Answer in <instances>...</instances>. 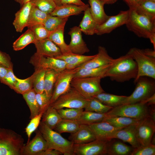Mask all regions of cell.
I'll return each instance as SVG.
<instances>
[{
  "label": "cell",
  "mask_w": 155,
  "mask_h": 155,
  "mask_svg": "<svg viewBox=\"0 0 155 155\" xmlns=\"http://www.w3.org/2000/svg\"><path fill=\"white\" fill-rule=\"evenodd\" d=\"M113 59L108 54L105 48L99 46L98 53L92 59L77 67L78 71L82 68H97L111 64Z\"/></svg>",
  "instance_id": "18"
},
{
  "label": "cell",
  "mask_w": 155,
  "mask_h": 155,
  "mask_svg": "<svg viewBox=\"0 0 155 155\" xmlns=\"http://www.w3.org/2000/svg\"><path fill=\"white\" fill-rule=\"evenodd\" d=\"M48 149L46 142L38 129L36 131L33 138L26 145H24L21 155H37L38 153Z\"/></svg>",
  "instance_id": "17"
},
{
  "label": "cell",
  "mask_w": 155,
  "mask_h": 155,
  "mask_svg": "<svg viewBox=\"0 0 155 155\" xmlns=\"http://www.w3.org/2000/svg\"><path fill=\"white\" fill-rule=\"evenodd\" d=\"M43 114V112H40L38 115L31 119L29 123L25 128V132L28 137L27 143L30 140L32 133L38 127Z\"/></svg>",
  "instance_id": "47"
},
{
  "label": "cell",
  "mask_w": 155,
  "mask_h": 155,
  "mask_svg": "<svg viewBox=\"0 0 155 155\" xmlns=\"http://www.w3.org/2000/svg\"><path fill=\"white\" fill-rule=\"evenodd\" d=\"M89 7L88 4L80 6L72 4H62L57 6L50 15L63 19L68 18L70 16L80 14Z\"/></svg>",
  "instance_id": "20"
},
{
  "label": "cell",
  "mask_w": 155,
  "mask_h": 155,
  "mask_svg": "<svg viewBox=\"0 0 155 155\" xmlns=\"http://www.w3.org/2000/svg\"><path fill=\"white\" fill-rule=\"evenodd\" d=\"M149 39L153 46L154 50H155V34L151 36Z\"/></svg>",
  "instance_id": "58"
},
{
  "label": "cell",
  "mask_w": 155,
  "mask_h": 155,
  "mask_svg": "<svg viewBox=\"0 0 155 155\" xmlns=\"http://www.w3.org/2000/svg\"><path fill=\"white\" fill-rule=\"evenodd\" d=\"M30 62L35 69H51L59 73L66 69V63L54 57H46L35 53L31 57Z\"/></svg>",
  "instance_id": "13"
},
{
  "label": "cell",
  "mask_w": 155,
  "mask_h": 155,
  "mask_svg": "<svg viewBox=\"0 0 155 155\" xmlns=\"http://www.w3.org/2000/svg\"><path fill=\"white\" fill-rule=\"evenodd\" d=\"M50 14L43 12L32 4L27 27L42 24Z\"/></svg>",
  "instance_id": "39"
},
{
  "label": "cell",
  "mask_w": 155,
  "mask_h": 155,
  "mask_svg": "<svg viewBox=\"0 0 155 155\" xmlns=\"http://www.w3.org/2000/svg\"><path fill=\"white\" fill-rule=\"evenodd\" d=\"M0 64L9 68L13 69V64L9 55L0 51Z\"/></svg>",
  "instance_id": "51"
},
{
  "label": "cell",
  "mask_w": 155,
  "mask_h": 155,
  "mask_svg": "<svg viewBox=\"0 0 155 155\" xmlns=\"http://www.w3.org/2000/svg\"><path fill=\"white\" fill-rule=\"evenodd\" d=\"M90 13L98 25L104 22L109 16L105 13L104 8V3L100 0H89Z\"/></svg>",
  "instance_id": "24"
},
{
  "label": "cell",
  "mask_w": 155,
  "mask_h": 155,
  "mask_svg": "<svg viewBox=\"0 0 155 155\" xmlns=\"http://www.w3.org/2000/svg\"><path fill=\"white\" fill-rule=\"evenodd\" d=\"M113 108L104 104L97 99L92 97L88 99L84 109L86 111L100 113H105Z\"/></svg>",
  "instance_id": "40"
},
{
  "label": "cell",
  "mask_w": 155,
  "mask_h": 155,
  "mask_svg": "<svg viewBox=\"0 0 155 155\" xmlns=\"http://www.w3.org/2000/svg\"><path fill=\"white\" fill-rule=\"evenodd\" d=\"M137 124L131 125L119 130L115 134L113 139H118L127 142L134 149L139 147L140 145L136 135Z\"/></svg>",
  "instance_id": "23"
},
{
  "label": "cell",
  "mask_w": 155,
  "mask_h": 155,
  "mask_svg": "<svg viewBox=\"0 0 155 155\" xmlns=\"http://www.w3.org/2000/svg\"><path fill=\"white\" fill-rule=\"evenodd\" d=\"M117 0H105V4H112L115 3Z\"/></svg>",
  "instance_id": "60"
},
{
  "label": "cell",
  "mask_w": 155,
  "mask_h": 155,
  "mask_svg": "<svg viewBox=\"0 0 155 155\" xmlns=\"http://www.w3.org/2000/svg\"><path fill=\"white\" fill-rule=\"evenodd\" d=\"M148 106L144 101L121 104L107 113V117L123 116L140 120L149 115Z\"/></svg>",
  "instance_id": "6"
},
{
  "label": "cell",
  "mask_w": 155,
  "mask_h": 155,
  "mask_svg": "<svg viewBox=\"0 0 155 155\" xmlns=\"http://www.w3.org/2000/svg\"><path fill=\"white\" fill-rule=\"evenodd\" d=\"M155 131V122L149 115L140 120L136 129V137L140 146L151 144Z\"/></svg>",
  "instance_id": "10"
},
{
  "label": "cell",
  "mask_w": 155,
  "mask_h": 155,
  "mask_svg": "<svg viewBox=\"0 0 155 155\" xmlns=\"http://www.w3.org/2000/svg\"><path fill=\"white\" fill-rule=\"evenodd\" d=\"M96 139L93 131L88 125L80 124L75 132L71 133L69 140L73 144H83Z\"/></svg>",
  "instance_id": "21"
},
{
  "label": "cell",
  "mask_w": 155,
  "mask_h": 155,
  "mask_svg": "<svg viewBox=\"0 0 155 155\" xmlns=\"http://www.w3.org/2000/svg\"><path fill=\"white\" fill-rule=\"evenodd\" d=\"M17 78L13 73V69L9 68L5 76L0 81L1 83L7 85L13 89L17 81Z\"/></svg>",
  "instance_id": "50"
},
{
  "label": "cell",
  "mask_w": 155,
  "mask_h": 155,
  "mask_svg": "<svg viewBox=\"0 0 155 155\" xmlns=\"http://www.w3.org/2000/svg\"><path fill=\"white\" fill-rule=\"evenodd\" d=\"M34 75L33 73L31 76L24 79L17 78L13 90L17 93L22 94L33 89Z\"/></svg>",
  "instance_id": "42"
},
{
  "label": "cell",
  "mask_w": 155,
  "mask_h": 155,
  "mask_svg": "<svg viewBox=\"0 0 155 155\" xmlns=\"http://www.w3.org/2000/svg\"><path fill=\"white\" fill-rule=\"evenodd\" d=\"M9 68L0 64V81L5 76Z\"/></svg>",
  "instance_id": "54"
},
{
  "label": "cell",
  "mask_w": 155,
  "mask_h": 155,
  "mask_svg": "<svg viewBox=\"0 0 155 155\" xmlns=\"http://www.w3.org/2000/svg\"><path fill=\"white\" fill-rule=\"evenodd\" d=\"M39 130L47 143L48 149L59 151L64 155H74L73 143L63 137L60 133L47 127L42 121Z\"/></svg>",
  "instance_id": "3"
},
{
  "label": "cell",
  "mask_w": 155,
  "mask_h": 155,
  "mask_svg": "<svg viewBox=\"0 0 155 155\" xmlns=\"http://www.w3.org/2000/svg\"><path fill=\"white\" fill-rule=\"evenodd\" d=\"M30 2L41 11L49 14L57 6L52 0H31Z\"/></svg>",
  "instance_id": "45"
},
{
  "label": "cell",
  "mask_w": 155,
  "mask_h": 155,
  "mask_svg": "<svg viewBox=\"0 0 155 155\" xmlns=\"http://www.w3.org/2000/svg\"><path fill=\"white\" fill-rule=\"evenodd\" d=\"M77 71L76 67L72 70L65 69L59 73L50 100V105L71 88V82Z\"/></svg>",
  "instance_id": "11"
},
{
  "label": "cell",
  "mask_w": 155,
  "mask_h": 155,
  "mask_svg": "<svg viewBox=\"0 0 155 155\" xmlns=\"http://www.w3.org/2000/svg\"><path fill=\"white\" fill-rule=\"evenodd\" d=\"M88 100L75 89L71 87L50 105L56 110L64 108L84 109Z\"/></svg>",
  "instance_id": "9"
},
{
  "label": "cell",
  "mask_w": 155,
  "mask_h": 155,
  "mask_svg": "<svg viewBox=\"0 0 155 155\" xmlns=\"http://www.w3.org/2000/svg\"><path fill=\"white\" fill-rule=\"evenodd\" d=\"M55 3L57 6H60L62 4L61 0H52Z\"/></svg>",
  "instance_id": "61"
},
{
  "label": "cell",
  "mask_w": 155,
  "mask_h": 155,
  "mask_svg": "<svg viewBox=\"0 0 155 155\" xmlns=\"http://www.w3.org/2000/svg\"><path fill=\"white\" fill-rule=\"evenodd\" d=\"M36 40L32 32L28 29L20 36L13 43V47L15 51L22 49L31 43H34Z\"/></svg>",
  "instance_id": "38"
},
{
  "label": "cell",
  "mask_w": 155,
  "mask_h": 155,
  "mask_svg": "<svg viewBox=\"0 0 155 155\" xmlns=\"http://www.w3.org/2000/svg\"><path fill=\"white\" fill-rule=\"evenodd\" d=\"M24 140L13 130L0 128V155H21Z\"/></svg>",
  "instance_id": "4"
},
{
  "label": "cell",
  "mask_w": 155,
  "mask_h": 155,
  "mask_svg": "<svg viewBox=\"0 0 155 155\" xmlns=\"http://www.w3.org/2000/svg\"><path fill=\"white\" fill-rule=\"evenodd\" d=\"M68 20V18H61L50 14L43 24L48 31L51 32L65 25Z\"/></svg>",
  "instance_id": "43"
},
{
  "label": "cell",
  "mask_w": 155,
  "mask_h": 155,
  "mask_svg": "<svg viewBox=\"0 0 155 155\" xmlns=\"http://www.w3.org/2000/svg\"><path fill=\"white\" fill-rule=\"evenodd\" d=\"M62 4H72L77 5H83L85 4L81 0H61Z\"/></svg>",
  "instance_id": "53"
},
{
  "label": "cell",
  "mask_w": 155,
  "mask_h": 155,
  "mask_svg": "<svg viewBox=\"0 0 155 155\" xmlns=\"http://www.w3.org/2000/svg\"><path fill=\"white\" fill-rule=\"evenodd\" d=\"M129 13V9L121 11L116 15L109 16L104 22L97 26L95 34L101 35L108 34L116 28L125 25L128 20Z\"/></svg>",
  "instance_id": "12"
},
{
  "label": "cell",
  "mask_w": 155,
  "mask_h": 155,
  "mask_svg": "<svg viewBox=\"0 0 155 155\" xmlns=\"http://www.w3.org/2000/svg\"><path fill=\"white\" fill-rule=\"evenodd\" d=\"M128 5L129 9H133L141 0H123Z\"/></svg>",
  "instance_id": "55"
},
{
  "label": "cell",
  "mask_w": 155,
  "mask_h": 155,
  "mask_svg": "<svg viewBox=\"0 0 155 155\" xmlns=\"http://www.w3.org/2000/svg\"><path fill=\"white\" fill-rule=\"evenodd\" d=\"M62 119L77 120L84 111L83 108H65L57 110Z\"/></svg>",
  "instance_id": "44"
},
{
  "label": "cell",
  "mask_w": 155,
  "mask_h": 155,
  "mask_svg": "<svg viewBox=\"0 0 155 155\" xmlns=\"http://www.w3.org/2000/svg\"><path fill=\"white\" fill-rule=\"evenodd\" d=\"M95 55L87 56L71 53L65 54H62L55 58L64 61L67 64H72L78 67L84 63L92 59L94 57Z\"/></svg>",
  "instance_id": "32"
},
{
  "label": "cell",
  "mask_w": 155,
  "mask_h": 155,
  "mask_svg": "<svg viewBox=\"0 0 155 155\" xmlns=\"http://www.w3.org/2000/svg\"><path fill=\"white\" fill-rule=\"evenodd\" d=\"M127 53L132 56L137 65V73L134 79L135 83L142 76L155 79V58L147 56L143 49L135 47L130 49Z\"/></svg>",
  "instance_id": "5"
},
{
  "label": "cell",
  "mask_w": 155,
  "mask_h": 155,
  "mask_svg": "<svg viewBox=\"0 0 155 155\" xmlns=\"http://www.w3.org/2000/svg\"><path fill=\"white\" fill-rule=\"evenodd\" d=\"M147 0L150 1L155 2V0Z\"/></svg>",
  "instance_id": "63"
},
{
  "label": "cell",
  "mask_w": 155,
  "mask_h": 155,
  "mask_svg": "<svg viewBox=\"0 0 155 155\" xmlns=\"http://www.w3.org/2000/svg\"><path fill=\"white\" fill-rule=\"evenodd\" d=\"M144 53L148 57L155 58V50L149 49H143Z\"/></svg>",
  "instance_id": "57"
},
{
  "label": "cell",
  "mask_w": 155,
  "mask_h": 155,
  "mask_svg": "<svg viewBox=\"0 0 155 155\" xmlns=\"http://www.w3.org/2000/svg\"><path fill=\"white\" fill-rule=\"evenodd\" d=\"M101 0L104 3V4H105V0Z\"/></svg>",
  "instance_id": "62"
},
{
  "label": "cell",
  "mask_w": 155,
  "mask_h": 155,
  "mask_svg": "<svg viewBox=\"0 0 155 155\" xmlns=\"http://www.w3.org/2000/svg\"><path fill=\"white\" fill-rule=\"evenodd\" d=\"M33 33L36 40H40L48 38L51 32L42 24H38L28 27Z\"/></svg>",
  "instance_id": "46"
},
{
  "label": "cell",
  "mask_w": 155,
  "mask_h": 155,
  "mask_svg": "<svg viewBox=\"0 0 155 155\" xmlns=\"http://www.w3.org/2000/svg\"><path fill=\"white\" fill-rule=\"evenodd\" d=\"M152 78L140 77L135 84L136 86L132 93L127 96L123 104H133L145 100L155 93V82Z\"/></svg>",
  "instance_id": "7"
},
{
  "label": "cell",
  "mask_w": 155,
  "mask_h": 155,
  "mask_svg": "<svg viewBox=\"0 0 155 155\" xmlns=\"http://www.w3.org/2000/svg\"><path fill=\"white\" fill-rule=\"evenodd\" d=\"M98 25L90 13L89 7L84 11V16L79 26L84 34L93 35L95 34Z\"/></svg>",
  "instance_id": "26"
},
{
  "label": "cell",
  "mask_w": 155,
  "mask_h": 155,
  "mask_svg": "<svg viewBox=\"0 0 155 155\" xmlns=\"http://www.w3.org/2000/svg\"><path fill=\"white\" fill-rule=\"evenodd\" d=\"M134 148L119 141H108L107 154L112 155H130Z\"/></svg>",
  "instance_id": "28"
},
{
  "label": "cell",
  "mask_w": 155,
  "mask_h": 155,
  "mask_svg": "<svg viewBox=\"0 0 155 155\" xmlns=\"http://www.w3.org/2000/svg\"><path fill=\"white\" fill-rule=\"evenodd\" d=\"M127 97L126 96L116 95L104 92L93 97L97 99L104 104L113 108L122 104Z\"/></svg>",
  "instance_id": "29"
},
{
  "label": "cell",
  "mask_w": 155,
  "mask_h": 155,
  "mask_svg": "<svg viewBox=\"0 0 155 155\" xmlns=\"http://www.w3.org/2000/svg\"><path fill=\"white\" fill-rule=\"evenodd\" d=\"M144 101L148 106L154 105L155 104V93Z\"/></svg>",
  "instance_id": "56"
},
{
  "label": "cell",
  "mask_w": 155,
  "mask_h": 155,
  "mask_svg": "<svg viewBox=\"0 0 155 155\" xmlns=\"http://www.w3.org/2000/svg\"><path fill=\"white\" fill-rule=\"evenodd\" d=\"M62 153L58 150L55 149H48L45 150L40 152L37 155H60Z\"/></svg>",
  "instance_id": "52"
},
{
  "label": "cell",
  "mask_w": 155,
  "mask_h": 155,
  "mask_svg": "<svg viewBox=\"0 0 155 155\" xmlns=\"http://www.w3.org/2000/svg\"><path fill=\"white\" fill-rule=\"evenodd\" d=\"M108 141L98 139L85 144H73L74 155H102L107 154Z\"/></svg>",
  "instance_id": "14"
},
{
  "label": "cell",
  "mask_w": 155,
  "mask_h": 155,
  "mask_svg": "<svg viewBox=\"0 0 155 155\" xmlns=\"http://www.w3.org/2000/svg\"><path fill=\"white\" fill-rule=\"evenodd\" d=\"M110 64L97 68L80 69L75 73L73 78L99 77L102 78L106 77V73Z\"/></svg>",
  "instance_id": "30"
},
{
  "label": "cell",
  "mask_w": 155,
  "mask_h": 155,
  "mask_svg": "<svg viewBox=\"0 0 155 155\" xmlns=\"http://www.w3.org/2000/svg\"><path fill=\"white\" fill-rule=\"evenodd\" d=\"M137 73L136 63L132 56L127 53L113 59L106 74L112 81L120 82L135 79Z\"/></svg>",
  "instance_id": "1"
},
{
  "label": "cell",
  "mask_w": 155,
  "mask_h": 155,
  "mask_svg": "<svg viewBox=\"0 0 155 155\" xmlns=\"http://www.w3.org/2000/svg\"><path fill=\"white\" fill-rule=\"evenodd\" d=\"M36 99L39 106L40 112L43 113L50 105V99L47 96L44 91L36 94Z\"/></svg>",
  "instance_id": "49"
},
{
  "label": "cell",
  "mask_w": 155,
  "mask_h": 155,
  "mask_svg": "<svg viewBox=\"0 0 155 155\" xmlns=\"http://www.w3.org/2000/svg\"><path fill=\"white\" fill-rule=\"evenodd\" d=\"M32 4L30 1L23 5L15 14L13 24L16 32H22L27 27Z\"/></svg>",
  "instance_id": "22"
},
{
  "label": "cell",
  "mask_w": 155,
  "mask_h": 155,
  "mask_svg": "<svg viewBox=\"0 0 155 155\" xmlns=\"http://www.w3.org/2000/svg\"><path fill=\"white\" fill-rule=\"evenodd\" d=\"M34 44L36 49V53L39 55L55 58L62 54L59 47L48 38L36 40Z\"/></svg>",
  "instance_id": "19"
},
{
  "label": "cell",
  "mask_w": 155,
  "mask_h": 155,
  "mask_svg": "<svg viewBox=\"0 0 155 155\" xmlns=\"http://www.w3.org/2000/svg\"><path fill=\"white\" fill-rule=\"evenodd\" d=\"M36 94L33 88L22 94L30 109V119L38 115L40 112V108L36 99Z\"/></svg>",
  "instance_id": "36"
},
{
  "label": "cell",
  "mask_w": 155,
  "mask_h": 155,
  "mask_svg": "<svg viewBox=\"0 0 155 155\" xmlns=\"http://www.w3.org/2000/svg\"><path fill=\"white\" fill-rule=\"evenodd\" d=\"M31 0H15V1L19 3L22 6L24 4L30 2Z\"/></svg>",
  "instance_id": "59"
},
{
  "label": "cell",
  "mask_w": 155,
  "mask_h": 155,
  "mask_svg": "<svg viewBox=\"0 0 155 155\" xmlns=\"http://www.w3.org/2000/svg\"><path fill=\"white\" fill-rule=\"evenodd\" d=\"M42 117V121L53 130L62 119L57 110L50 105L45 111Z\"/></svg>",
  "instance_id": "31"
},
{
  "label": "cell",
  "mask_w": 155,
  "mask_h": 155,
  "mask_svg": "<svg viewBox=\"0 0 155 155\" xmlns=\"http://www.w3.org/2000/svg\"><path fill=\"white\" fill-rule=\"evenodd\" d=\"M82 31L79 26H74L70 29L68 34L71 40L68 46L71 53L83 55L90 51L82 37Z\"/></svg>",
  "instance_id": "15"
},
{
  "label": "cell",
  "mask_w": 155,
  "mask_h": 155,
  "mask_svg": "<svg viewBox=\"0 0 155 155\" xmlns=\"http://www.w3.org/2000/svg\"><path fill=\"white\" fill-rule=\"evenodd\" d=\"M140 120L123 116L106 117L103 121H106L117 128L122 129L137 123Z\"/></svg>",
  "instance_id": "35"
},
{
  "label": "cell",
  "mask_w": 155,
  "mask_h": 155,
  "mask_svg": "<svg viewBox=\"0 0 155 155\" xmlns=\"http://www.w3.org/2000/svg\"><path fill=\"white\" fill-rule=\"evenodd\" d=\"M101 79L99 77L73 78L71 82V86L84 97L89 99L104 92L100 85Z\"/></svg>",
  "instance_id": "8"
},
{
  "label": "cell",
  "mask_w": 155,
  "mask_h": 155,
  "mask_svg": "<svg viewBox=\"0 0 155 155\" xmlns=\"http://www.w3.org/2000/svg\"><path fill=\"white\" fill-rule=\"evenodd\" d=\"M46 69H35L34 73L33 88L36 93H41L44 91V76Z\"/></svg>",
  "instance_id": "41"
},
{
  "label": "cell",
  "mask_w": 155,
  "mask_h": 155,
  "mask_svg": "<svg viewBox=\"0 0 155 155\" xmlns=\"http://www.w3.org/2000/svg\"><path fill=\"white\" fill-rule=\"evenodd\" d=\"M133 9L137 13L144 16L155 22V2L141 0Z\"/></svg>",
  "instance_id": "27"
},
{
  "label": "cell",
  "mask_w": 155,
  "mask_h": 155,
  "mask_svg": "<svg viewBox=\"0 0 155 155\" xmlns=\"http://www.w3.org/2000/svg\"><path fill=\"white\" fill-rule=\"evenodd\" d=\"M59 73L51 69H46L44 76V91L50 99L52 95L53 88Z\"/></svg>",
  "instance_id": "34"
},
{
  "label": "cell",
  "mask_w": 155,
  "mask_h": 155,
  "mask_svg": "<svg viewBox=\"0 0 155 155\" xmlns=\"http://www.w3.org/2000/svg\"><path fill=\"white\" fill-rule=\"evenodd\" d=\"M129 9L128 18L125 24L129 30L139 37L148 39L155 34V22L134 9Z\"/></svg>",
  "instance_id": "2"
},
{
  "label": "cell",
  "mask_w": 155,
  "mask_h": 155,
  "mask_svg": "<svg viewBox=\"0 0 155 155\" xmlns=\"http://www.w3.org/2000/svg\"><path fill=\"white\" fill-rule=\"evenodd\" d=\"M65 25H63L56 30L51 32L48 38L53 41L60 49L62 54L71 53L68 45L64 40V32Z\"/></svg>",
  "instance_id": "25"
},
{
  "label": "cell",
  "mask_w": 155,
  "mask_h": 155,
  "mask_svg": "<svg viewBox=\"0 0 155 155\" xmlns=\"http://www.w3.org/2000/svg\"><path fill=\"white\" fill-rule=\"evenodd\" d=\"M80 125L77 120L62 119L53 130L60 134L63 133H72L77 131Z\"/></svg>",
  "instance_id": "37"
},
{
  "label": "cell",
  "mask_w": 155,
  "mask_h": 155,
  "mask_svg": "<svg viewBox=\"0 0 155 155\" xmlns=\"http://www.w3.org/2000/svg\"><path fill=\"white\" fill-rule=\"evenodd\" d=\"M88 125L94 133L96 139L105 141L113 139L117 131L121 129L114 127L104 121Z\"/></svg>",
  "instance_id": "16"
},
{
  "label": "cell",
  "mask_w": 155,
  "mask_h": 155,
  "mask_svg": "<svg viewBox=\"0 0 155 155\" xmlns=\"http://www.w3.org/2000/svg\"><path fill=\"white\" fill-rule=\"evenodd\" d=\"M106 117V113H100L85 111H83L77 121L80 124L88 125L102 121Z\"/></svg>",
  "instance_id": "33"
},
{
  "label": "cell",
  "mask_w": 155,
  "mask_h": 155,
  "mask_svg": "<svg viewBox=\"0 0 155 155\" xmlns=\"http://www.w3.org/2000/svg\"><path fill=\"white\" fill-rule=\"evenodd\" d=\"M131 155H154L155 145L150 144L145 146H140L135 148L132 152Z\"/></svg>",
  "instance_id": "48"
}]
</instances>
